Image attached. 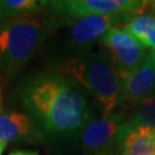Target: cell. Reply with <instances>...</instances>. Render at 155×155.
Here are the masks:
<instances>
[{
  "label": "cell",
  "instance_id": "1",
  "mask_svg": "<svg viewBox=\"0 0 155 155\" xmlns=\"http://www.w3.org/2000/svg\"><path fill=\"white\" fill-rule=\"evenodd\" d=\"M21 98L40 124L55 134L79 132L92 118L82 87L60 72H44L28 81Z\"/></svg>",
  "mask_w": 155,
  "mask_h": 155
},
{
  "label": "cell",
  "instance_id": "2",
  "mask_svg": "<svg viewBox=\"0 0 155 155\" xmlns=\"http://www.w3.org/2000/svg\"><path fill=\"white\" fill-rule=\"evenodd\" d=\"M58 72L87 91L101 108L102 117H110L121 105V78L104 52L90 50L68 58L60 63Z\"/></svg>",
  "mask_w": 155,
  "mask_h": 155
},
{
  "label": "cell",
  "instance_id": "3",
  "mask_svg": "<svg viewBox=\"0 0 155 155\" xmlns=\"http://www.w3.org/2000/svg\"><path fill=\"white\" fill-rule=\"evenodd\" d=\"M53 24L32 15L7 20L0 25V71L13 75L25 66L45 43Z\"/></svg>",
  "mask_w": 155,
  "mask_h": 155
},
{
  "label": "cell",
  "instance_id": "4",
  "mask_svg": "<svg viewBox=\"0 0 155 155\" xmlns=\"http://www.w3.org/2000/svg\"><path fill=\"white\" fill-rule=\"evenodd\" d=\"M130 16L108 15V14H85L72 16L67 33V43L77 54L91 50L93 44L117 27L121 22H127Z\"/></svg>",
  "mask_w": 155,
  "mask_h": 155
},
{
  "label": "cell",
  "instance_id": "5",
  "mask_svg": "<svg viewBox=\"0 0 155 155\" xmlns=\"http://www.w3.org/2000/svg\"><path fill=\"white\" fill-rule=\"evenodd\" d=\"M100 43L106 48L108 58L118 75H124L139 67L147 56V48L123 28L110 29Z\"/></svg>",
  "mask_w": 155,
  "mask_h": 155
},
{
  "label": "cell",
  "instance_id": "6",
  "mask_svg": "<svg viewBox=\"0 0 155 155\" xmlns=\"http://www.w3.org/2000/svg\"><path fill=\"white\" fill-rule=\"evenodd\" d=\"M121 105L138 106L155 93V51H150L144 62L134 70L120 75Z\"/></svg>",
  "mask_w": 155,
  "mask_h": 155
},
{
  "label": "cell",
  "instance_id": "7",
  "mask_svg": "<svg viewBox=\"0 0 155 155\" xmlns=\"http://www.w3.org/2000/svg\"><path fill=\"white\" fill-rule=\"evenodd\" d=\"M123 123V116L117 113L107 118H91L79 131L82 146L95 154L104 153L114 141H117L118 131Z\"/></svg>",
  "mask_w": 155,
  "mask_h": 155
},
{
  "label": "cell",
  "instance_id": "8",
  "mask_svg": "<svg viewBox=\"0 0 155 155\" xmlns=\"http://www.w3.org/2000/svg\"><path fill=\"white\" fill-rule=\"evenodd\" d=\"M59 6L71 16L85 14L131 16L140 12V0H59Z\"/></svg>",
  "mask_w": 155,
  "mask_h": 155
},
{
  "label": "cell",
  "instance_id": "9",
  "mask_svg": "<svg viewBox=\"0 0 155 155\" xmlns=\"http://www.w3.org/2000/svg\"><path fill=\"white\" fill-rule=\"evenodd\" d=\"M122 155H154L155 129L136 127L124 121L117 136Z\"/></svg>",
  "mask_w": 155,
  "mask_h": 155
},
{
  "label": "cell",
  "instance_id": "10",
  "mask_svg": "<svg viewBox=\"0 0 155 155\" xmlns=\"http://www.w3.org/2000/svg\"><path fill=\"white\" fill-rule=\"evenodd\" d=\"M33 136L30 117L18 111H0V141L28 140Z\"/></svg>",
  "mask_w": 155,
  "mask_h": 155
},
{
  "label": "cell",
  "instance_id": "11",
  "mask_svg": "<svg viewBox=\"0 0 155 155\" xmlns=\"http://www.w3.org/2000/svg\"><path fill=\"white\" fill-rule=\"evenodd\" d=\"M123 29L150 51H155V15L148 13L134 14L127 18Z\"/></svg>",
  "mask_w": 155,
  "mask_h": 155
},
{
  "label": "cell",
  "instance_id": "12",
  "mask_svg": "<svg viewBox=\"0 0 155 155\" xmlns=\"http://www.w3.org/2000/svg\"><path fill=\"white\" fill-rule=\"evenodd\" d=\"M48 0H0V20L32 15L45 9Z\"/></svg>",
  "mask_w": 155,
  "mask_h": 155
},
{
  "label": "cell",
  "instance_id": "13",
  "mask_svg": "<svg viewBox=\"0 0 155 155\" xmlns=\"http://www.w3.org/2000/svg\"><path fill=\"white\" fill-rule=\"evenodd\" d=\"M127 122L136 127H147L155 129V93L140 102Z\"/></svg>",
  "mask_w": 155,
  "mask_h": 155
},
{
  "label": "cell",
  "instance_id": "14",
  "mask_svg": "<svg viewBox=\"0 0 155 155\" xmlns=\"http://www.w3.org/2000/svg\"><path fill=\"white\" fill-rule=\"evenodd\" d=\"M140 13H148L155 15V0H140Z\"/></svg>",
  "mask_w": 155,
  "mask_h": 155
},
{
  "label": "cell",
  "instance_id": "15",
  "mask_svg": "<svg viewBox=\"0 0 155 155\" xmlns=\"http://www.w3.org/2000/svg\"><path fill=\"white\" fill-rule=\"evenodd\" d=\"M8 155H39L37 152H33V150H15L11 154Z\"/></svg>",
  "mask_w": 155,
  "mask_h": 155
},
{
  "label": "cell",
  "instance_id": "16",
  "mask_svg": "<svg viewBox=\"0 0 155 155\" xmlns=\"http://www.w3.org/2000/svg\"><path fill=\"white\" fill-rule=\"evenodd\" d=\"M4 110V98H2V89L0 85V111Z\"/></svg>",
  "mask_w": 155,
  "mask_h": 155
},
{
  "label": "cell",
  "instance_id": "17",
  "mask_svg": "<svg viewBox=\"0 0 155 155\" xmlns=\"http://www.w3.org/2000/svg\"><path fill=\"white\" fill-rule=\"evenodd\" d=\"M6 143H4V141H0V155H2V153H4V150H5L6 148Z\"/></svg>",
  "mask_w": 155,
  "mask_h": 155
},
{
  "label": "cell",
  "instance_id": "18",
  "mask_svg": "<svg viewBox=\"0 0 155 155\" xmlns=\"http://www.w3.org/2000/svg\"><path fill=\"white\" fill-rule=\"evenodd\" d=\"M98 155H114V154H108V153H101V154H98Z\"/></svg>",
  "mask_w": 155,
  "mask_h": 155
},
{
  "label": "cell",
  "instance_id": "19",
  "mask_svg": "<svg viewBox=\"0 0 155 155\" xmlns=\"http://www.w3.org/2000/svg\"><path fill=\"white\" fill-rule=\"evenodd\" d=\"M154 155H155V154H154Z\"/></svg>",
  "mask_w": 155,
  "mask_h": 155
}]
</instances>
